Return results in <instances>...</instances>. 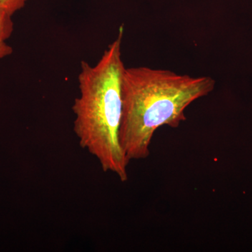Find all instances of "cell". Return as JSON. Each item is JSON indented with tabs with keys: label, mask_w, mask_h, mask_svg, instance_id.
Here are the masks:
<instances>
[{
	"label": "cell",
	"mask_w": 252,
	"mask_h": 252,
	"mask_svg": "<svg viewBox=\"0 0 252 252\" xmlns=\"http://www.w3.org/2000/svg\"><path fill=\"white\" fill-rule=\"evenodd\" d=\"M211 77H192L165 69L126 68L122 78V117L119 140L129 160L149 157L159 127H177L192 102L215 89Z\"/></svg>",
	"instance_id": "cell-1"
},
{
	"label": "cell",
	"mask_w": 252,
	"mask_h": 252,
	"mask_svg": "<svg viewBox=\"0 0 252 252\" xmlns=\"http://www.w3.org/2000/svg\"><path fill=\"white\" fill-rule=\"evenodd\" d=\"M124 28L95 65L82 61L79 96L72 106L74 133L83 149L98 160L104 172L128 179L126 157L119 140L122 117V78L126 67L122 44Z\"/></svg>",
	"instance_id": "cell-2"
},
{
	"label": "cell",
	"mask_w": 252,
	"mask_h": 252,
	"mask_svg": "<svg viewBox=\"0 0 252 252\" xmlns=\"http://www.w3.org/2000/svg\"><path fill=\"white\" fill-rule=\"evenodd\" d=\"M12 16L0 9V60L9 56L13 53L12 47L7 43L14 29Z\"/></svg>",
	"instance_id": "cell-3"
},
{
	"label": "cell",
	"mask_w": 252,
	"mask_h": 252,
	"mask_svg": "<svg viewBox=\"0 0 252 252\" xmlns=\"http://www.w3.org/2000/svg\"><path fill=\"white\" fill-rule=\"evenodd\" d=\"M28 0H0V9L11 15L22 9Z\"/></svg>",
	"instance_id": "cell-4"
}]
</instances>
